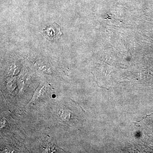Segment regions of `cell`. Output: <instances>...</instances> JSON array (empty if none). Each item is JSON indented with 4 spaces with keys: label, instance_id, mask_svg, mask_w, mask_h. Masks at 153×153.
Wrapping results in <instances>:
<instances>
[{
    "label": "cell",
    "instance_id": "obj_1",
    "mask_svg": "<svg viewBox=\"0 0 153 153\" xmlns=\"http://www.w3.org/2000/svg\"><path fill=\"white\" fill-rule=\"evenodd\" d=\"M60 27L57 24H51L47 26L44 29H42L40 33L49 41L57 40L61 34Z\"/></svg>",
    "mask_w": 153,
    "mask_h": 153
}]
</instances>
